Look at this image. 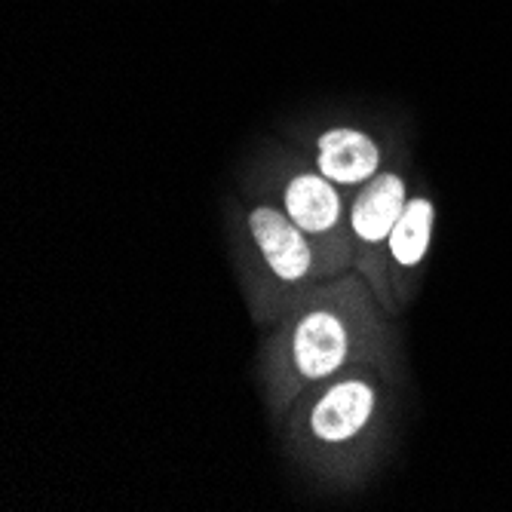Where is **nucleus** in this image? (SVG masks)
<instances>
[{
	"label": "nucleus",
	"mask_w": 512,
	"mask_h": 512,
	"mask_svg": "<svg viewBox=\"0 0 512 512\" xmlns=\"http://www.w3.org/2000/svg\"><path fill=\"white\" fill-rule=\"evenodd\" d=\"M411 197V154L408 148L371 178L356 194H350V237H353V270L375 289V295L387 298L384 279V249L393 227Z\"/></svg>",
	"instance_id": "obj_6"
},
{
	"label": "nucleus",
	"mask_w": 512,
	"mask_h": 512,
	"mask_svg": "<svg viewBox=\"0 0 512 512\" xmlns=\"http://www.w3.org/2000/svg\"><path fill=\"white\" fill-rule=\"evenodd\" d=\"M436 200L427 191H411L393 234L384 249V279L387 298L384 307L393 319H399L421 286V276L427 270V258L436 237Z\"/></svg>",
	"instance_id": "obj_7"
},
{
	"label": "nucleus",
	"mask_w": 512,
	"mask_h": 512,
	"mask_svg": "<svg viewBox=\"0 0 512 512\" xmlns=\"http://www.w3.org/2000/svg\"><path fill=\"white\" fill-rule=\"evenodd\" d=\"M402 384L405 371L365 362L301 393L276 424L289 463L319 491L365 488L393 451Z\"/></svg>",
	"instance_id": "obj_2"
},
{
	"label": "nucleus",
	"mask_w": 512,
	"mask_h": 512,
	"mask_svg": "<svg viewBox=\"0 0 512 512\" xmlns=\"http://www.w3.org/2000/svg\"><path fill=\"white\" fill-rule=\"evenodd\" d=\"M286 142L307 154L313 166L347 194H356L362 184L384 172L405 151V138H396L384 129H371L368 123L356 120H307L289 132Z\"/></svg>",
	"instance_id": "obj_5"
},
{
	"label": "nucleus",
	"mask_w": 512,
	"mask_h": 512,
	"mask_svg": "<svg viewBox=\"0 0 512 512\" xmlns=\"http://www.w3.org/2000/svg\"><path fill=\"white\" fill-rule=\"evenodd\" d=\"M224 234L249 319L264 332L322 279H329L319 249L267 197L237 184L224 200Z\"/></svg>",
	"instance_id": "obj_3"
},
{
	"label": "nucleus",
	"mask_w": 512,
	"mask_h": 512,
	"mask_svg": "<svg viewBox=\"0 0 512 512\" xmlns=\"http://www.w3.org/2000/svg\"><path fill=\"white\" fill-rule=\"evenodd\" d=\"M240 184L283 209L319 249L329 276L353 270L350 194L322 175L286 138L264 142L240 175Z\"/></svg>",
	"instance_id": "obj_4"
},
{
	"label": "nucleus",
	"mask_w": 512,
	"mask_h": 512,
	"mask_svg": "<svg viewBox=\"0 0 512 512\" xmlns=\"http://www.w3.org/2000/svg\"><path fill=\"white\" fill-rule=\"evenodd\" d=\"M365 362L405 371L396 319L375 289L347 270L322 279L261 332L255 375L264 408L279 424L301 393Z\"/></svg>",
	"instance_id": "obj_1"
}]
</instances>
